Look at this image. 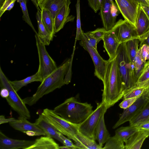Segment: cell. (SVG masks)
Returning a JSON list of instances; mask_svg holds the SVG:
<instances>
[{
  "instance_id": "1",
  "label": "cell",
  "mask_w": 149,
  "mask_h": 149,
  "mask_svg": "<svg viewBox=\"0 0 149 149\" xmlns=\"http://www.w3.org/2000/svg\"><path fill=\"white\" fill-rule=\"evenodd\" d=\"M103 81L102 101L108 108L113 106L123 97L125 90L119 72L116 57L108 60Z\"/></svg>"
},
{
  "instance_id": "2",
  "label": "cell",
  "mask_w": 149,
  "mask_h": 149,
  "mask_svg": "<svg viewBox=\"0 0 149 149\" xmlns=\"http://www.w3.org/2000/svg\"><path fill=\"white\" fill-rule=\"evenodd\" d=\"M71 61L70 58L67 60L47 76L41 83L34 95L23 99L25 104L33 105L45 95L64 85V77L70 67Z\"/></svg>"
},
{
  "instance_id": "3",
  "label": "cell",
  "mask_w": 149,
  "mask_h": 149,
  "mask_svg": "<svg viewBox=\"0 0 149 149\" xmlns=\"http://www.w3.org/2000/svg\"><path fill=\"white\" fill-rule=\"evenodd\" d=\"M53 111L67 121L79 125L93 110V106L90 104L79 102L75 97H71L56 107Z\"/></svg>"
},
{
  "instance_id": "4",
  "label": "cell",
  "mask_w": 149,
  "mask_h": 149,
  "mask_svg": "<svg viewBox=\"0 0 149 149\" xmlns=\"http://www.w3.org/2000/svg\"><path fill=\"white\" fill-rule=\"evenodd\" d=\"M116 58L125 91L135 86L134 65L132 63L128 56L125 42L119 45L117 50Z\"/></svg>"
},
{
  "instance_id": "5",
  "label": "cell",
  "mask_w": 149,
  "mask_h": 149,
  "mask_svg": "<svg viewBox=\"0 0 149 149\" xmlns=\"http://www.w3.org/2000/svg\"><path fill=\"white\" fill-rule=\"evenodd\" d=\"M0 83L1 88H5L8 90V96L6 98L12 108L19 116L30 119L31 115L26 104L19 96L0 67Z\"/></svg>"
},
{
  "instance_id": "6",
  "label": "cell",
  "mask_w": 149,
  "mask_h": 149,
  "mask_svg": "<svg viewBox=\"0 0 149 149\" xmlns=\"http://www.w3.org/2000/svg\"><path fill=\"white\" fill-rule=\"evenodd\" d=\"M41 114L58 132L74 141L75 136L79 132V125L67 121L56 114L53 110L47 108L44 109Z\"/></svg>"
},
{
  "instance_id": "7",
  "label": "cell",
  "mask_w": 149,
  "mask_h": 149,
  "mask_svg": "<svg viewBox=\"0 0 149 149\" xmlns=\"http://www.w3.org/2000/svg\"><path fill=\"white\" fill-rule=\"evenodd\" d=\"M95 109L79 125V131L91 139L95 141V131L99 120L108 109L106 103L102 101L97 103Z\"/></svg>"
},
{
  "instance_id": "8",
  "label": "cell",
  "mask_w": 149,
  "mask_h": 149,
  "mask_svg": "<svg viewBox=\"0 0 149 149\" xmlns=\"http://www.w3.org/2000/svg\"><path fill=\"white\" fill-rule=\"evenodd\" d=\"M35 37L39 60V66L37 72L42 82L57 67L55 62L47 52L45 45L41 41L38 34H36Z\"/></svg>"
},
{
  "instance_id": "9",
  "label": "cell",
  "mask_w": 149,
  "mask_h": 149,
  "mask_svg": "<svg viewBox=\"0 0 149 149\" xmlns=\"http://www.w3.org/2000/svg\"><path fill=\"white\" fill-rule=\"evenodd\" d=\"M100 10L103 27L107 31L111 30L120 13L116 3L112 0H102Z\"/></svg>"
},
{
  "instance_id": "10",
  "label": "cell",
  "mask_w": 149,
  "mask_h": 149,
  "mask_svg": "<svg viewBox=\"0 0 149 149\" xmlns=\"http://www.w3.org/2000/svg\"><path fill=\"white\" fill-rule=\"evenodd\" d=\"M111 30L120 44L133 39H139L135 26L124 19H119Z\"/></svg>"
},
{
  "instance_id": "11",
  "label": "cell",
  "mask_w": 149,
  "mask_h": 149,
  "mask_svg": "<svg viewBox=\"0 0 149 149\" xmlns=\"http://www.w3.org/2000/svg\"><path fill=\"white\" fill-rule=\"evenodd\" d=\"M79 44L89 53L95 66L94 74L103 82L104 81L108 61L103 59L97 51L91 47L83 36Z\"/></svg>"
},
{
  "instance_id": "12",
  "label": "cell",
  "mask_w": 149,
  "mask_h": 149,
  "mask_svg": "<svg viewBox=\"0 0 149 149\" xmlns=\"http://www.w3.org/2000/svg\"><path fill=\"white\" fill-rule=\"evenodd\" d=\"M149 100V99L143 95L139 97L132 105L124 109L113 128L115 129L125 123L130 121L139 113Z\"/></svg>"
},
{
  "instance_id": "13",
  "label": "cell",
  "mask_w": 149,
  "mask_h": 149,
  "mask_svg": "<svg viewBox=\"0 0 149 149\" xmlns=\"http://www.w3.org/2000/svg\"><path fill=\"white\" fill-rule=\"evenodd\" d=\"M115 1L118 10L124 19L135 26L137 12L139 3L135 0Z\"/></svg>"
},
{
  "instance_id": "14",
  "label": "cell",
  "mask_w": 149,
  "mask_h": 149,
  "mask_svg": "<svg viewBox=\"0 0 149 149\" xmlns=\"http://www.w3.org/2000/svg\"><path fill=\"white\" fill-rule=\"evenodd\" d=\"M34 141L15 139L6 136L0 132V149H27L32 145Z\"/></svg>"
},
{
  "instance_id": "15",
  "label": "cell",
  "mask_w": 149,
  "mask_h": 149,
  "mask_svg": "<svg viewBox=\"0 0 149 149\" xmlns=\"http://www.w3.org/2000/svg\"><path fill=\"white\" fill-rule=\"evenodd\" d=\"M71 3L70 0H68L56 15L54 22L55 33L62 29L67 22L73 21L74 17L69 15Z\"/></svg>"
},
{
  "instance_id": "16",
  "label": "cell",
  "mask_w": 149,
  "mask_h": 149,
  "mask_svg": "<svg viewBox=\"0 0 149 149\" xmlns=\"http://www.w3.org/2000/svg\"><path fill=\"white\" fill-rule=\"evenodd\" d=\"M102 40L103 47L109 57V60L113 59L116 57L117 50L120 44L111 30L106 31Z\"/></svg>"
},
{
  "instance_id": "17",
  "label": "cell",
  "mask_w": 149,
  "mask_h": 149,
  "mask_svg": "<svg viewBox=\"0 0 149 149\" xmlns=\"http://www.w3.org/2000/svg\"><path fill=\"white\" fill-rule=\"evenodd\" d=\"M149 136V130L139 129L131 136L125 143V149H140Z\"/></svg>"
},
{
  "instance_id": "18",
  "label": "cell",
  "mask_w": 149,
  "mask_h": 149,
  "mask_svg": "<svg viewBox=\"0 0 149 149\" xmlns=\"http://www.w3.org/2000/svg\"><path fill=\"white\" fill-rule=\"evenodd\" d=\"M10 125L15 130L24 133L32 131L38 132L42 135L46 136L45 132L37 126L35 123H32L26 118L19 116L18 119L14 122L9 123Z\"/></svg>"
},
{
  "instance_id": "19",
  "label": "cell",
  "mask_w": 149,
  "mask_h": 149,
  "mask_svg": "<svg viewBox=\"0 0 149 149\" xmlns=\"http://www.w3.org/2000/svg\"><path fill=\"white\" fill-rule=\"evenodd\" d=\"M34 123L45 132L46 136L54 138L63 144V141L59 136L58 132L48 122L42 114H39Z\"/></svg>"
},
{
  "instance_id": "20",
  "label": "cell",
  "mask_w": 149,
  "mask_h": 149,
  "mask_svg": "<svg viewBox=\"0 0 149 149\" xmlns=\"http://www.w3.org/2000/svg\"><path fill=\"white\" fill-rule=\"evenodd\" d=\"M135 26L139 37L149 30V19L140 3L138 7Z\"/></svg>"
},
{
  "instance_id": "21",
  "label": "cell",
  "mask_w": 149,
  "mask_h": 149,
  "mask_svg": "<svg viewBox=\"0 0 149 149\" xmlns=\"http://www.w3.org/2000/svg\"><path fill=\"white\" fill-rule=\"evenodd\" d=\"M68 0H42L38 4L40 10L44 9L50 13L54 22L57 14Z\"/></svg>"
},
{
  "instance_id": "22",
  "label": "cell",
  "mask_w": 149,
  "mask_h": 149,
  "mask_svg": "<svg viewBox=\"0 0 149 149\" xmlns=\"http://www.w3.org/2000/svg\"><path fill=\"white\" fill-rule=\"evenodd\" d=\"M104 114H103L100 118L95 131V139L97 141L98 144L102 148L110 137L105 125Z\"/></svg>"
},
{
  "instance_id": "23",
  "label": "cell",
  "mask_w": 149,
  "mask_h": 149,
  "mask_svg": "<svg viewBox=\"0 0 149 149\" xmlns=\"http://www.w3.org/2000/svg\"><path fill=\"white\" fill-rule=\"evenodd\" d=\"M59 146L53 138L46 136L36 139L27 149H59Z\"/></svg>"
},
{
  "instance_id": "24",
  "label": "cell",
  "mask_w": 149,
  "mask_h": 149,
  "mask_svg": "<svg viewBox=\"0 0 149 149\" xmlns=\"http://www.w3.org/2000/svg\"><path fill=\"white\" fill-rule=\"evenodd\" d=\"M79 149H102L95 141L91 139L79 132L75 136L74 141Z\"/></svg>"
},
{
  "instance_id": "25",
  "label": "cell",
  "mask_w": 149,
  "mask_h": 149,
  "mask_svg": "<svg viewBox=\"0 0 149 149\" xmlns=\"http://www.w3.org/2000/svg\"><path fill=\"white\" fill-rule=\"evenodd\" d=\"M36 17L38 24V36L45 45H48L54 37L48 32L44 25L42 20L40 11L38 10Z\"/></svg>"
},
{
  "instance_id": "26",
  "label": "cell",
  "mask_w": 149,
  "mask_h": 149,
  "mask_svg": "<svg viewBox=\"0 0 149 149\" xmlns=\"http://www.w3.org/2000/svg\"><path fill=\"white\" fill-rule=\"evenodd\" d=\"M41 19L48 32L53 37L56 33L54 30V22L50 12L48 10H41Z\"/></svg>"
},
{
  "instance_id": "27",
  "label": "cell",
  "mask_w": 149,
  "mask_h": 149,
  "mask_svg": "<svg viewBox=\"0 0 149 149\" xmlns=\"http://www.w3.org/2000/svg\"><path fill=\"white\" fill-rule=\"evenodd\" d=\"M139 38H135L125 42L127 53L132 63L134 65V61L137 52L139 50Z\"/></svg>"
},
{
  "instance_id": "28",
  "label": "cell",
  "mask_w": 149,
  "mask_h": 149,
  "mask_svg": "<svg viewBox=\"0 0 149 149\" xmlns=\"http://www.w3.org/2000/svg\"><path fill=\"white\" fill-rule=\"evenodd\" d=\"M149 119V100L139 113L129 121L130 125L136 126Z\"/></svg>"
},
{
  "instance_id": "29",
  "label": "cell",
  "mask_w": 149,
  "mask_h": 149,
  "mask_svg": "<svg viewBox=\"0 0 149 149\" xmlns=\"http://www.w3.org/2000/svg\"><path fill=\"white\" fill-rule=\"evenodd\" d=\"M139 129L136 126L130 125L121 127L115 131V134L125 143L128 139Z\"/></svg>"
},
{
  "instance_id": "30",
  "label": "cell",
  "mask_w": 149,
  "mask_h": 149,
  "mask_svg": "<svg viewBox=\"0 0 149 149\" xmlns=\"http://www.w3.org/2000/svg\"><path fill=\"white\" fill-rule=\"evenodd\" d=\"M34 81L42 82V80L39 77L37 72L33 75L27 77L21 80L10 81L12 86L17 92L22 87Z\"/></svg>"
},
{
  "instance_id": "31",
  "label": "cell",
  "mask_w": 149,
  "mask_h": 149,
  "mask_svg": "<svg viewBox=\"0 0 149 149\" xmlns=\"http://www.w3.org/2000/svg\"><path fill=\"white\" fill-rule=\"evenodd\" d=\"M125 143L117 136L115 134L113 136L110 137L107 141L104 149H125Z\"/></svg>"
},
{
  "instance_id": "32",
  "label": "cell",
  "mask_w": 149,
  "mask_h": 149,
  "mask_svg": "<svg viewBox=\"0 0 149 149\" xmlns=\"http://www.w3.org/2000/svg\"><path fill=\"white\" fill-rule=\"evenodd\" d=\"M145 63L143 61L138 50L134 61V78L136 84L143 71Z\"/></svg>"
},
{
  "instance_id": "33",
  "label": "cell",
  "mask_w": 149,
  "mask_h": 149,
  "mask_svg": "<svg viewBox=\"0 0 149 149\" xmlns=\"http://www.w3.org/2000/svg\"><path fill=\"white\" fill-rule=\"evenodd\" d=\"M145 88L142 87L136 86L126 90L123 96V99L129 98H139L142 95Z\"/></svg>"
},
{
  "instance_id": "34",
  "label": "cell",
  "mask_w": 149,
  "mask_h": 149,
  "mask_svg": "<svg viewBox=\"0 0 149 149\" xmlns=\"http://www.w3.org/2000/svg\"><path fill=\"white\" fill-rule=\"evenodd\" d=\"M76 14L77 31L76 39L78 40H81L84 35V32L81 29L80 17V0H77V3L75 5Z\"/></svg>"
},
{
  "instance_id": "35",
  "label": "cell",
  "mask_w": 149,
  "mask_h": 149,
  "mask_svg": "<svg viewBox=\"0 0 149 149\" xmlns=\"http://www.w3.org/2000/svg\"><path fill=\"white\" fill-rule=\"evenodd\" d=\"M20 4L23 14L22 18L24 21L32 29L36 34H38L30 20L28 14L26 6V0H17Z\"/></svg>"
},
{
  "instance_id": "36",
  "label": "cell",
  "mask_w": 149,
  "mask_h": 149,
  "mask_svg": "<svg viewBox=\"0 0 149 149\" xmlns=\"http://www.w3.org/2000/svg\"><path fill=\"white\" fill-rule=\"evenodd\" d=\"M149 79V60L145 63L143 71L136 84L138 86Z\"/></svg>"
},
{
  "instance_id": "37",
  "label": "cell",
  "mask_w": 149,
  "mask_h": 149,
  "mask_svg": "<svg viewBox=\"0 0 149 149\" xmlns=\"http://www.w3.org/2000/svg\"><path fill=\"white\" fill-rule=\"evenodd\" d=\"M84 36L89 45L97 51V45L100 41L95 38L89 31L85 33L84 32Z\"/></svg>"
},
{
  "instance_id": "38",
  "label": "cell",
  "mask_w": 149,
  "mask_h": 149,
  "mask_svg": "<svg viewBox=\"0 0 149 149\" xmlns=\"http://www.w3.org/2000/svg\"><path fill=\"white\" fill-rule=\"evenodd\" d=\"M139 50L143 62L146 63L149 60V46L145 44L139 46Z\"/></svg>"
},
{
  "instance_id": "39",
  "label": "cell",
  "mask_w": 149,
  "mask_h": 149,
  "mask_svg": "<svg viewBox=\"0 0 149 149\" xmlns=\"http://www.w3.org/2000/svg\"><path fill=\"white\" fill-rule=\"evenodd\" d=\"M17 0H5L0 7V17L6 10H10L13 7L15 3Z\"/></svg>"
},
{
  "instance_id": "40",
  "label": "cell",
  "mask_w": 149,
  "mask_h": 149,
  "mask_svg": "<svg viewBox=\"0 0 149 149\" xmlns=\"http://www.w3.org/2000/svg\"><path fill=\"white\" fill-rule=\"evenodd\" d=\"M107 31L104 27L98 28L93 31H89L90 33L96 39L100 41Z\"/></svg>"
},
{
  "instance_id": "41",
  "label": "cell",
  "mask_w": 149,
  "mask_h": 149,
  "mask_svg": "<svg viewBox=\"0 0 149 149\" xmlns=\"http://www.w3.org/2000/svg\"><path fill=\"white\" fill-rule=\"evenodd\" d=\"M138 98H129L124 99L119 104V106L124 109H126L132 105Z\"/></svg>"
},
{
  "instance_id": "42",
  "label": "cell",
  "mask_w": 149,
  "mask_h": 149,
  "mask_svg": "<svg viewBox=\"0 0 149 149\" xmlns=\"http://www.w3.org/2000/svg\"><path fill=\"white\" fill-rule=\"evenodd\" d=\"M58 134L59 137L62 139L64 146H66L70 148L71 149H79L75 144H74L72 141L65 137L63 135L58 132Z\"/></svg>"
},
{
  "instance_id": "43",
  "label": "cell",
  "mask_w": 149,
  "mask_h": 149,
  "mask_svg": "<svg viewBox=\"0 0 149 149\" xmlns=\"http://www.w3.org/2000/svg\"><path fill=\"white\" fill-rule=\"evenodd\" d=\"M89 5L95 13L100 10L102 0H87Z\"/></svg>"
},
{
  "instance_id": "44",
  "label": "cell",
  "mask_w": 149,
  "mask_h": 149,
  "mask_svg": "<svg viewBox=\"0 0 149 149\" xmlns=\"http://www.w3.org/2000/svg\"><path fill=\"white\" fill-rule=\"evenodd\" d=\"M139 40H140L139 46L145 44L149 46V30L145 34L139 37Z\"/></svg>"
},
{
  "instance_id": "45",
  "label": "cell",
  "mask_w": 149,
  "mask_h": 149,
  "mask_svg": "<svg viewBox=\"0 0 149 149\" xmlns=\"http://www.w3.org/2000/svg\"><path fill=\"white\" fill-rule=\"evenodd\" d=\"M17 119L14 118H6L3 115L0 116V124H2L15 121Z\"/></svg>"
},
{
  "instance_id": "46",
  "label": "cell",
  "mask_w": 149,
  "mask_h": 149,
  "mask_svg": "<svg viewBox=\"0 0 149 149\" xmlns=\"http://www.w3.org/2000/svg\"><path fill=\"white\" fill-rule=\"evenodd\" d=\"M135 126L139 129L149 130V119Z\"/></svg>"
},
{
  "instance_id": "47",
  "label": "cell",
  "mask_w": 149,
  "mask_h": 149,
  "mask_svg": "<svg viewBox=\"0 0 149 149\" xmlns=\"http://www.w3.org/2000/svg\"><path fill=\"white\" fill-rule=\"evenodd\" d=\"M9 94V91L8 89L5 88H1L0 95L2 97L6 99L8 96Z\"/></svg>"
},
{
  "instance_id": "48",
  "label": "cell",
  "mask_w": 149,
  "mask_h": 149,
  "mask_svg": "<svg viewBox=\"0 0 149 149\" xmlns=\"http://www.w3.org/2000/svg\"><path fill=\"white\" fill-rule=\"evenodd\" d=\"M23 133H25L29 136H39L42 135L41 134L38 132L32 131L24 132Z\"/></svg>"
},
{
  "instance_id": "49",
  "label": "cell",
  "mask_w": 149,
  "mask_h": 149,
  "mask_svg": "<svg viewBox=\"0 0 149 149\" xmlns=\"http://www.w3.org/2000/svg\"><path fill=\"white\" fill-rule=\"evenodd\" d=\"M141 4V3H140ZM141 6L149 19V6L141 4Z\"/></svg>"
},
{
  "instance_id": "50",
  "label": "cell",
  "mask_w": 149,
  "mask_h": 149,
  "mask_svg": "<svg viewBox=\"0 0 149 149\" xmlns=\"http://www.w3.org/2000/svg\"><path fill=\"white\" fill-rule=\"evenodd\" d=\"M141 4L149 6V0H135Z\"/></svg>"
},
{
  "instance_id": "51",
  "label": "cell",
  "mask_w": 149,
  "mask_h": 149,
  "mask_svg": "<svg viewBox=\"0 0 149 149\" xmlns=\"http://www.w3.org/2000/svg\"><path fill=\"white\" fill-rule=\"evenodd\" d=\"M31 1H32L34 5L36 6V8L38 10L40 11H41V10L39 8L38 4L37 3V2L36 1V0H31Z\"/></svg>"
},
{
  "instance_id": "52",
  "label": "cell",
  "mask_w": 149,
  "mask_h": 149,
  "mask_svg": "<svg viewBox=\"0 0 149 149\" xmlns=\"http://www.w3.org/2000/svg\"><path fill=\"white\" fill-rule=\"evenodd\" d=\"M59 149H71L70 148L65 146H59Z\"/></svg>"
},
{
  "instance_id": "53",
  "label": "cell",
  "mask_w": 149,
  "mask_h": 149,
  "mask_svg": "<svg viewBox=\"0 0 149 149\" xmlns=\"http://www.w3.org/2000/svg\"><path fill=\"white\" fill-rule=\"evenodd\" d=\"M42 0H36V1L37 2V3L38 4Z\"/></svg>"
}]
</instances>
